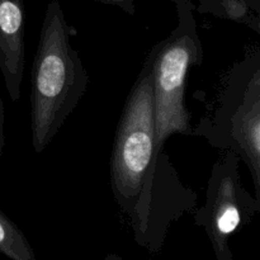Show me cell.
I'll list each match as a JSON object with an SVG mask.
<instances>
[{
	"instance_id": "cell-1",
	"label": "cell",
	"mask_w": 260,
	"mask_h": 260,
	"mask_svg": "<svg viewBox=\"0 0 260 260\" xmlns=\"http://www.w3.org/2000/svg\"><path fill=\"white\" fill-rule=\"evenodd\" d=\"M152 50L126 99L117 124L109 162L114 200L129 218L134 235L149 218L164 193L170 159L156 145Z\"/></svg>"
},
{
	"instance_id": "cell-2",
	"label": "cell",
	"mask_w": 260,
	"mask_h": 260,
	"mask_svg": "<svg viewBox=\"0 0 260 260\" xmlns=\"http://www.w3.org/2000/svg\"><path fill=\"white\" fill-rule=\"evenodd\" d=\"M73 35L60 2L51 0L30 71V132L37 154L47 149L88 90V71L71 46Z\"/></svg>"
},
{
	"instance_id": "cell-3",
	"label": "cell",
	"mask_w": 260,
	"mask_h": 260,
	"mask_svg": "<svg viewBox=\"0 0 260 260\" xmlns=\"http://www.w3.org/2000/svg\"><path fill=\"white\" fill-rule=\"evenodd\" d=\"M192 136L234 151L250 172L260 201V50L248 51L229 71L212 114L193 127Z\"/></svg>"
},
{
	"instance_id": "cell-4",
	"label": "cell",
	"mask_w": 260,
	"mask_h": 260,
	"mask_svg": "<svg viewBox=\"0 0 260 260\" xmlns=\"http://www.w3.org/2000/svg\"><path fill=\"white\" fill-rule=\"evenodd\" d=\"M177 7L178 24L165 40L152 47L156 145L164 144L178 134L192 136L190 112L185 106L188 75L203 60V47L198 32L192 0H172Z\"/></svg>"
},
{
	"instance_id": "cell-5",
	"label": "cell",
	"mask_w": 260,
	"mask_h": 260,
	"mask_svg": "<svg viewBox=\"0 0 260 260\" xmlns=\"http://www.w3.org/2000/svg\"><path fill=\"white\" fill-rule=\"evenodd\" d=\"M240 157L226 150L213 164L206 202L194 213V225L205 229L217 260H234L230 239L260 212V201L244 188Z\"/></svg>"
},
{
	"instance_id": "cell-6",
	"label": "cell",
	"mask_w": 260,
	"mask_h": 260,
	"mask_svg": "<svg viewBox=\"0 0 260 260\" xmlns=\"http://www.w3.org/2000/svg\"><path fill=\"white\" fill-rule=\"evenodd\" d=\"M25 62L24 0H0V71L10 101L20 99Z\"/></svg>"
},
{
	"instance_id": "cell-7",
	"label": "cell",
	"mask_w": 260,
	"mask_h": 260,
	"mask_svg": "<svg viewBox=\"0 0 260 260\" xmlns=\"http://www.w3.org/2000/svg\"><path fill=\"white\" fill-rule=\"evenodd\" d=\"M198 3L197 10L202 14L244 24L260 33V14L244 0H198Z\"/></svg>"
},
{
	"instance_id": "cell-8",
	"label": "cell",
	"mask_w": 260,
	"mask_h": 260,
	"mask_svg": "<svg viewBox=\"0 0 260 260\" xmlns=\"http://www.w3.org/2000/svg\"><path fill=\"white\" fill-rule=\"evenodd\" d=\"M0 254L10 260H37L27 236L3 211H0Z\"/></svg>"
},
{
	"instance_id": "cell-9",
	"label": "cell",
	"mask_w": 260,
	"mask_h": 260,
	"mask_svg": "<svg viewBox=\"0 0 260 260\" xmlns=\"http://www.w3.org/2000/svg\"><path fill=\"white\" fill-rule=\"evenodd\" d=\"M93 2L119 8V9H122L124 13H127V14L129 15L136 14V5H135V0H93Z\"/></svg>"
},
{
	"instance_id": "cell-10",
	"label": "cell",
	"mask_w": 260,
	"mask_h": 260,
	"mask_svg": "<svg viewBox=\"0 0 260 260\" xmlns=\"http://www.w3.org/2000/svg\"><path fill=\"white\" fill-rule=\"evenodd\" d=\"M5 142H7L5 141V112L2 99V93H0V156L4 152Z\"/></svg>"
},
{
	"instance_id": "cell-11",
	"label": "cell",
	"mask_w": 260,
	"mask_h": 260,
	"mask_svg": "<svg viewBox=\"0 0 260 260\" xmlns=\"http://www.w3.org/2000/svg\"><path fill=\"white\" fill-rule=\"evenodd\" d=\"M244 2L248 3V4L250 5L256 13H259L260 14V0H244Z\"/></svg>"
},
{
	"instance_id": "cell-12",
	"label": "cell",
	"mask_w": 260,
	"mask_h": 260,
	"mask_svg": "<svg viewBox=\"0 0 260 260\" xmlns=\"http://www.w3.org/2000/svg\"><path fill=\"white\" fill-rule=\"evenodd\" d=\"M104 260H124L122 256L117 255V254H108V255L104 258Z\"/></svg>"
}]
</instances>
